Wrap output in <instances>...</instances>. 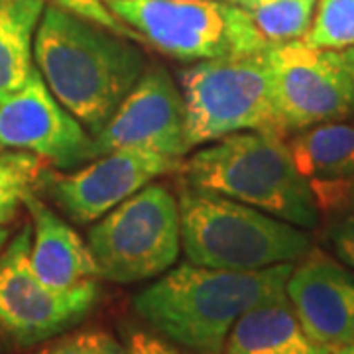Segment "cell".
Wrapping results in <instances>:
<instances>
[{
    "label": "cell",
    "instance_id": "6da1fadb",
    "mask_svg": "<svg viewBox=\"0 0 354 354\" xmlns=\"http://www.w3.org/2000/svg\"><path fill=\"white\" fill-rule=\"evenodd\" d=\"M34 59L53 97L95 136L138 83L142 51L102 26L50 4L34 36Z\"/></svg>",
    "mask_w": 354,
    "mask_h": 354
},
{
    "label": "cell",
    "instance_id": "7a4b0ae2",
    "mask_svg": "<svg viewBox=\"0 0 354 354\" xmlns=\"http://www.w3.org/2000/svg\"><path fill=\"white\" fill-rule=\"evenodd\" d=\"M293 262L260 270L179 264L134 297V309L169 341L221 354L232 327L258 305L286 295Z\"/></svg>",
    "mask_w": 354,
    "mask_h": 354
},
{
    "label": "cell",
    "instance_id": "3957f363",
    "mask_svg": "<svg viewBox=\"0 0 354 354\" xmlns=\"http://www.w3.org/2000/svg\"><path fill=\"white\" fill-rule=\"evenodd\" d=\"M191 187L256 207L295 227L313 228L319 207L309 181L276 134L236 132L203 148L185 165Z\"/></svg>",
    "mask_w": 354,
    "mask_h": 354
},
{
    "label": "cell",
    "instance_id": "277c9868",
    "mask_svg": "<svg viewBox=\"0 0 354 354\" xmlns=\"http://www.w3.org/2000/svg\"><path fill=\"white\" fill-rule=\"evenodd\" d=\"M181 244L191 264L216 270H260L301 260L311 239L286 223L213 191H179Z\"/></svg>",
    "mask_w": 354,
    "mask_h": 354
},
{
    "label": "cell",
    "instance_id": "5b68a950",
    "mask_svg": "<svg viewBox=\"0 0 354 354\" xmlns=\"http://www.w3.org/2000/svg\"><path fill=\"white\" fill-rule=\"evenodd\" d=\"M187 146L242 130L283 136L266 50L205 59L181 71Z\"/></svg>",
    "mask_w": 354,
    "mask_h": 354
},
{
    "label": "cell",
    "instance_id": "8992f818",
    "mask_svg": "<svg viewBox=\"0 0 354 354\" xmlns=\"http://www.w3.org/2000/svg\"><path fill=\"white\" fill-rule=\"evenodd\" d=\"M146 44L179 62H205L266 50L248 10L223 0H104Z\"/></svg>",
    "mask_w": 354,
    "mask_h": 354
},
{
    "label": "cell",
    "instance_id": "52a82bcc",
    "mask_svg": "<svg viewBox=\"0 0 354 354\" xmlns=\"http://www.w3.org/2000/svg\"><path fill=\"white\" fill-rule=\"evenodd\" d=\"M88 248L102 278L134 283L176 264L181 248L179 203L162 183H148L88 228Z\"/></svg>",
    "mask_w": 354,
    "mask_h": 354
},
{
    "label": "cell",
    "instance_id": "ba28073f",
    "mask_svg": "<svg viewBox=\"0 0 354 354\" xmlns=\"http://www.w3.org/2000/svg\"><path fill=\"white\" fill-rule=\"evenodd\" d=\"M281 132L337 122L354 113V87L341 51L304 39L266 48Z\"/></svg>",
    "mask_w": 354,
    "mask_h": 354
},
{
    "label": "cell",
    "instance_id": "9c48e42d",
    "mask_svg": "<svg viewBox=\"0 0 354 354\" xmlns=\"http://www.w3.org/2000/svg\"><path fill=\"white\" fill-rule=\"evenodd\" d=\"M32 225H26L0 256V330L22 344L51 339L81 321L99 299V286L48 288L30 264Z\"/></svg>",
    "mask_w": 354,
    "mask_h": 354
},
{
    "label": "cell",
    "instance_id": "30bf717a",
    "mask_svg": "<svg viewBox=\"0 0 354 354\" xmlns=\"http://www.w3.org/2000/svg\"><path fill=\"white\" fill-rule=\"evenodd\" d=\"M0 148L36 153L59 169L97 160L93 136L53 97L38 69L24 87L0 101Z\"/></svg>",
    "mask_w": 354,
    "mask_h": 354
},
{
    "label": "cell",
    "instance_id": "8fae6325",
    "mask_svg": "<svg viewBox=\"0 0 354 354\" xmlns=\"http://www.w3.org/2000/svg\"><path fill=\"white\" fill-rule=\"evenodd\" d=\"M95 140L97 158L116 150H144L181 158L189 150L185 104L164 67H146Z\"/></svg>",
    "mask_w": 354,
    "mask_h": 354
},
{
    "label": "cell",
    "instance_id": "7c38bea8",
    "mask_svg": "<svg viewBox=\"0 0 354 354\" xmlns=\"http://www.w3.org/2000/svg\"><path fill=\"white\" fill-rule=\"evenodd\" d=\"M177 158L144 150L102 153L97 162L67 176L44 174L41 183L75 223L88 225L113 211L158 176L177 167Z\"/></svg>",
    "mask_w": 354,
    "mask_h": 354
},
{
    "label": "cell",
    "instance_id": "4fadbf2b",
    "mask_svg": "<svg viewBox=\"0 0 354 354\" xmlns=\"http://www.w3.org/2000/svg\"><path fill=\"white\" fill-rule=\"evenodd\" d=\"M286 295L305 335L330 354L354 341V274L319 250L293 266Z\"/></svg>",
    "mask_w": 354,
    "mask_h": 354
},
{
    "label": "cell",
    "instance_id": "5bb4252c",
    "mask_svg": "<svg viewBox=\"0 0 354 354\" xmlns=\"http://www.w3.org/2000/svg\"><path fill=\"white\" fill-rule=\"evenodd\" d=\"M24 205L32 216L34 228L30 264L34 274L48 288L71 290L101 276L91 248L83 239L34 191L26 195Z\"/></svg>",
    "mask_w": 354,
    "mask_h": 354
},
{
    "label": "cell",
    "instance_id": "9a60e30c",
    "mask_svg": "<svg viewBox=\"0 0 354 354\" xmlns=\"http://www.w3.org/2000/svg\"><path fill=\"white\" fill-rule=\"evenodd\" d=\"M221 354H330L301 329L288 295L258 305L236 321Z\"/></svg>",
    "mask_w": 354,
    "mask_h": 354
},
{
    "label": "cell",
    "instance_id": "2e32d148",
    "mask_svg": "<svg viewBox=\"0 0 354 354\" xmlns=\"http://www.w3.org/2000/svg\"><path fill=\"white\" fill-rule=\"evenodd\" d=\"M46 0H0V101L34 73V36Z\"/></svg>",
    "mask_w": 354,
    "mask_h": 354
},
{
    "label": "cell",
    "instance_id": "e0dca14e",
    "mask_svg": "<svg viewBox=\"0 0 354 354\" xmlns=\"http://www.w3.org/2000/svg\"><path fill=\"white\" fill-rule=\"evenodd\" d=\"M299 174L309 183L342 181L354 176V127L323 122L301 130L288 144Z\"/></svg>",
    "mask_w": 354,
    "mask_h": 354
},
{
    "label": "cell",
    "instance_id": "ac0fdd59",
    "mask_svg": "<svg viewBox=\"0 0 354 354\" xmlns=\"http://www.w3.org/2000/svg\"><path fill=\"white\" fill-rule=\"evenodd\" d=\"M319 0H266L248 10L256 30L270 44L304 39L309 32Z\"/></svg>",
    "mask_w": 354,
    "mask_h": 354
},
{
    "label": "cell",
    "instance_id": "d6986e66",
    "mask_svg": "<svg viewBox=\"0 0 354 354\" xmlns=\"http://www.w3.org/2000/svg\"><path fill=\"white\" fill-rule=\"evenodd\" d=\"M44 174V160L36 153H0V225L12 221L26 195L41 183Z\"/></svg>",
    "mask_w": 354,
    "mask_h": 354
},
{
    "label": "cell",
    "instance_id": "ffe728a7",
    "mask_svg": "<svg viewBox=\"0 0 354 354\" xmlns=\"http://www.w3.org/2000/svg\"><path fill=\"white\" fill-rule=\"evenodd\" d=\"M304 41L311 48L335 51L354 46V0H319Z\"/></svg>",
    "mask_w": 354,
    "mask_h": 354
},
{
    "label": "cell",
    "instance_id": "44dd1931",
    "mask_svg": "<svg viewBox=\"0 0 354 354\" xmlns=\"http://www.w3.org/2000/svg\"><path fill=\"white\" fill-rule=\"evenodd\" d=\"M36 354H127V348L104 330H81L46 344Z\"/></svg>",
    "mask_w": 354,
    "mask_h": 354
},
{
    "label": "cell",
    "instance_id": "7402d4cb",
    "mask_svg": "<svg viewBox=\"0 0 354 354\" xmlns=\"http://www.w3.org/2000/svg\"><path fill=\"white\" fill-rule=\"evenodd\" d=\"M50 2L51 4H55V6H59V8H64L67 12L77 14V16L85 18L88 22H95V24L102 26V28L111 30V32L122 36V38H134L136 41H144L130 26H127L124 22H120V20L106 8V4H104L102 0H50Z\"/></svg>",
    "mask_w": 354,
    "mask_h": 354
},
{
    "label": "cell",
    "instance_id": "603a6c76",
    "mask_svg": "<svg viewBox=\"0 0 354 354\" xmlns=\"http://www.w3.org/2000/svg\"><path fill=\"white\" fill-rule=\"evenodd\" d=\"M315 195L317 207L330 215H348L354 213V176L342 181L309 183Z\"/></svg>",
    "mask_w": 354,
    "mask_h": 354
},
{
    "label": "cell",
    "instance_id": "cb8c5ba5",
    "mask_svg": "<svg viewBox=\"0 0 354 354\" xmlns=\"http://www.w3.org/2000/svg\"><path fill=\"white\" fill-rule=\"evenodd\" d=\"M329 239L337 256L344 264L354 268V213L339 215V218L330 225Z\"/></svg>",
    "mask_w": 354,
    "mask_h": 354
},
{
    "label": "cell",
    "instance_id": "d4e9b609",
    "mask_svg": "<svg viewBox=\"0 0 354 354\" xmlns=\"http://www.w3.org/2000/svg\"><path fill=\"white\" fill-rule=\"evenodd\" d=\"M127 354H185L177 351L176 346L156 339L144 330H134L128 335Z\"/></svg>",
    "mask_w": 354,
    "mask_h": 354
},
{
    "label": "cell",
    "instance_id": "484cf974",
    "mask_svg": "<svg viewBox=\"0 0 354 354\" xmlns=\"http://www.w3.org/2000/svg\"><path fill=\"white\" fill-rule=\"evenodd\" d=\"M342 59H344V64L348 67V73H351V79H353V87H354V46L351 48H346V50H341Z\"/></svg>",
    "mask_w": 354,
    "mask_h": 354
},
{
    "label": "cell",
    "instance_id": "4316f807",
    "mask_svg": "<svg viewBox=\"0 0 354 354\" xmlns=\"http://www.w3.org/2000/svg\"><path fill=\"white\" fill-rule=\"evenodd\" d=\"M223 2H228V4H232V6H241L244 10H250L256 4L266 2V0H223Z\"/></svg>",
    "mask_w": 354,
    "mask_h": 354
},
{
    "label": "cell",
    "instance_id": "83f0119b",
    "mask_svg": "<svg viewBox=\"0 0 354 354\" xmlns=\"http://www.w3.org/2000/svg\"><path fill=\"white\" fill-rule=\"evenodd\" d=\"M333 354H354V341L351 344H346V346H342L339 351H335Z\"/></svg>",
    "mask_w": 354,
    "mask_h": 354
},
{
    "label": "cell",
    "instance_id": "f1b7e54d",
    "mask_svg": "<svg viewBox=\"0 0 354 354\" xmlns=\"http://www.w3.org/2000/svg\"><path fill=\"white\" fill-rule=\"evenodd\" d=\"M6 241H8V230L0 227V250H2V246L6 244Z\"/></svg>",
    "mask_w": 354,
    "mask_h": 354
}]
</instances>
